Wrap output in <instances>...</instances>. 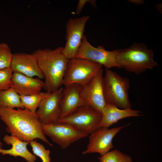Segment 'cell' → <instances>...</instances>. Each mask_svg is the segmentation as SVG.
Masks as SVG:
<instances>
[{"label": "cell", "mask_w": 162, "mask_h": 162, "mask_svg": "<svg viewBox=\"0 0 162 162\" xmlns=\"http://www.w3.org/2000/svg\"><path fill=\"white\" fill-rule=\"evenodd\" d=\"M13 73L10 67L0 69V91L10 87Z\"/></svg>", "instance_id": "23"}, {"label": "cell", "mask_w": 162, "mask_h": 162, "mask_svg": "<svg viewBox=\"0 0 162 162\" xmlns=\"http://www.w3.org/2000/svg\"><path fill=\"white\" fill-rule=\"evenodd\" d=\"M101 118V113L86 105L57 122L73 125L90 134L100 128Z\"/></svg>", "instance_id": "7"}, {"label": "cell", "mask_w": 162, "mask_h": 162, "mask_svg": "<svg viewBox=\"0 0 162 162\" xmlns=\"http://www.w3.org/2000/svg\"><path fill=\"white\" fill-rule=\"evenodd\" d=\"M33 154L39 157L43 162H50V151L46 149L42 144L37 142L36 140L30 142Z\"/></svg>", "instance_id": "22"}, {"label": "cell", "mask_w": 162, "mask_h": 162, "mask_svg": "<svg viewBox=\"0 0 162 162\" xmlns=\"http://www.w3.org/2000/svg\"><path fill=\"white\" fill-rule=\"evenodd\" d=\"M0 118L6 125L7 132L20 140L29 143L39 139L53 146L43 134L42 124L36 112L25 109L15 110L0 106Z\"/></svg>", "instance_id": "1"}, {"label": "cell", "mask_w": 162, "mask_h": 162, "mask_svg": "<svg viewBox=\"0 0 162 162\" xmlns=\"http://www.w3.org/2000/svg\"><path fill=\"white\" fill-rule=\"evenodd\" d=\"M128 124L111 128H100L90 134L87 148L82 152V154H85L97 153L101 156L105 154L113 148L112 141L115 136Z\"/></svg>", "instance_id": "10"}, {"label": "cell", "mask_w": 162, "mask_h": 162, "mask_svg": "<svg viewBox=\"0 0 162 162\" xmlns=\"http://www.w3.org/2000/svg\"><path fill=\"white\" fill-rule=\"evenodd\" d=\"M98 158L100 162H132L130 156L117 149L110 151Z\"/></svg>", "instance_id": "20"}, {"label": "cell", "mask_w": 162, "mask_h": 162, "mask_svg": "<svg viewBox=\"0 0 162 162\" xmlns=\"http://www.w3.org/2000/svg\"><path fill=\"white\" fill-rule=\"evenodd\" d=\"M3 140L6 144L11 145L12 148L9 149H3L0 148V153L2 155L9 154L15 157H21L27 162H35L36 157L27 149L28 142L22 141L17 137L11 135H5Z\"/></svg>", "instance_id": "17"}, {"label": "cell", "mask_w": 162, "mask_h": 162, "mask_svg": "<svg viewBox=\"0 0 162 162\" xmlns=\"http://www.w3.org/2000/svg\"><path fill=\"white\" fill-rule=\"evenodd\" d=\"M141 112L131 108L122 109L107 104L102 112L100 127L108 128L119 120L126 118L141 116Z\"/></svg>", "instance_id": "16"}, {"label": "cell", "mask_w": 162, "mask_h": 162, "mask_svg": "<svg viewBox=\"0 0 162 162\" xmlns=\"http://www.w3.org/2000/svg\"><path fill=\"white\" fill-rule=\"evenodd\" d=\"M49 92H40L29 95H20L21 104L25 109L36 112L42 100L48 96Z\"/></svg>", "instance_id": "19"}, {"label": "cell", "mask_w": 162, "mask_h": 162, "mask_svg": "<svg viewBox=\"0 0 162 162\" xmlns=\"http://www.w3.org/2000/svg\"><path fill=\"white\" fill-rule=\"evenodd\" d=\"M90 0H80L77 4L76 10V14H79L86 3L89 2Z\"/></svg>", "instance_id": "24"}, {"label": "cell", "mask_w": 162, "mask_h": 162, "mask_svg": "<svg viewBox=\"0 0 162 162\" xmlns=\"http://www.w3.org/2000/svg\"><path fill=\"white\" fill-rule=\"evenodd\" d=\"M0 106L13 109H24L21 103L20 95L11 87L0 91Z\"/></svg>", "instance_id": "18"}, {"label": "cell", "mask_w": 162, "mask_h": 162, "mask_svg": "<svg viewBox=\"0 0 162 162\" xmlns=\"http://www.w3.org/2000/svg\"><path fill=\"white\" fill-rule=\"evenodd\" d=\"M63 88L61 87L55 92H49L48 96L40 103L36 113L42 124L53 123L59 119V105L63 96Z\"/></svg>", "instance_id": "12"}, {"label": "cell", "mask_w": 162, "mask_h": 162, "mask_svg": "<svg viewBox=\"0 0 162 162\" xmlns=\"http://www.w3.org/2000/svg\"><path fill=\"white\" fill-rule=\"evenodd\" d=\"M116 50L118 63L129 72L140 74L158 65L154 60L153 51L143 43H135L128 48Z\"/></svg>", "instance_id": "3"}, {"label": "cell", "mask_w": 162, "mask_h": 162, "mask_svg": "<svg viewBox=\"0 0 162 162\" xmlns=\"http://www.w3.org/2000/svg\"><path fill=\"white\" fill-rule=\"evenodd\" d=\"M82 87L80 85L74 84L64 88L59 105V119L68 116L78 108L86 105L81 94Z\"/></svg>", "instance_id": "14"}, {"label": "cell", "mask_w": 162, "mask_h": 162, "mask_svg": "<svg viewBox=\"0 0 162 162\" xmlns=\"http://www.w3.org/2000/svg\"><path fill=\"white\" fill-rule=\"evenodd\" d=\"M0 146L1 147H2V142L0 141Z\"/></svg>", "instance_id": "26"}, {"label": "cell", "mask_w": 162, "mask_h": 162, "mask_svg": "<svg viewBox=\"0 0 162 162\" xmlns=\"http://www.w3.org/2000/svg\"><path fill=\"white\" fill-rule=\"evenodd\" d=\"M41 128L45 135L50 137L63 149L89 135L74 126L58 122L47 124H42Z\"/></svg>", "instance_id": "6"}, {"label": "cell", "mask_w": 162, "mask_h": 162, "mask_svg": "<svg viewBox=\"0 0 162 162\" xmlns=\"http://www.w3.org/2000/svg\"><path fill=\"white\" fill-rule=\"evenodd\" d=\"M102 66L89 60L75 58L68 61L64 77V87L74 84L83 86L101 70Z\"/></svg>", "instance_id": "5"}, {"label": "cell", "mask_w": 162, "mask_h": 162, "mask_svg": "<svg viewBox=\"0 0 162 162\" xmlns=\"http://www.w3.org/2000/svg\"><path fill=\"white\" fill-rule=\"evenodd\" d=\"M103 71L101 70L88 83L82 86L81 94L86 105L102 114L107 104L103 89Z\"/></svg>", "instance_id": "11"}, {"label": "cell", "mask_w": 162, "mask_h": 162, "mask_svg": "<svg viewBox=\"0 0 162 162\" xmlns=\"http://www.w3.org/2000/svg\"><path fill=\"white\" fill-rule=\"evenodd\" d=\"M10 68L13 72L31 77L37 76L40 79L44 78L37 58L32 53L16 52L13 54Z\"/></svg>", "instance_id": "13"}, {"label": "cell", "mask_w": 162, "mask_h": 162, "mask_svg": "<svg viewBox=\"0 0 162 162\" xmlns=\"http://www.w3.org/2000/svg\"><path fill=\"white\" fill-rule=\"evenodd\" d=\"M129 2L132 3L136 4H144V1L142 0H130Z\"/></svg>", "instance_id": "25"}, {"label": "cell", "mask_w": 162, "mask_h": 162, "mask_svg": "<svg viewBox=\"0 0 162 162\" xmlns=\"http://www.w3.org/2000/svg\"><path fill=\"white\" fill-rule=\"evenodd\" d=\"M116 50H107L104 47L99 45L94 47L88 41L84 35L76 58L86 59L96 63L106 68L115 67L121 68L116 58Z\"/></svg>", "instance_id": "8"}, {"label": "cell", "mask_w": 162, "mask_h": 162, "mask_svg": "<svg viewBox=\"0 0 162 162\" xmlns=\"http://www.w3.org/2000/svg\"><path fill=\"white\" fill-rule=\"evenodd\" d=\"M44 84V82L38 77L13 72L10 87L20 95H29L40 92Z\"/></svg>", "instance_id": "15"}, {"label": "cell", "mask_w": 162, "mask_h": 162, "mask_svg": "<svg viewBox=\"0 0 162 162\" xmlns=\"http://www.w3.org/2000/svg\"><path fill=\"white\" fill-rule=\"evenodd\" d=\"M13 55L8 44L0 43V69L10 67Z\"/></svg>", "instance_id": "21"}, {"label": "cell", "mask_w": 162, "mask_h": 162, "mask_svg": "<svg viewBox=\"0 0 162 162\" xmlns=\"http://www.w3.org/2000/svg\"><path fill=\"white\" fill-rule=\"evenodd\" d=\"M103 84L104 95L107 104L122 109L131 108L128 94L130 81L128 78L106 68Z\"/></svg>", "instance_id": "4"}, {"label": "cell", "mask_w": 162, "mask_h": 162, "mask_svg": "<svg viewBox=\"0 0 162 162\" xmlns=\"http://www.w3.org/2000/svg\"><path fill=\"white\" fill-rule=\"evenodd\" d=\"M63 47L54 49H39L33 53L36 57L45 78L43 88L52 93L63 85L64 77L68 60L62 53Z\"/></svg>", "instance_id": "2"}, {"label": "cell", "mask_w": 162, "mask_h": 162, "mask_svg": "<svg viewBox=\"0 0 162 162\" xmlns=\"http://www.w3.org/2000/svg\"><path fill=\"white\" fill-rule=\"evenodd\" d=\"M88 15L70 18L66 25V42L62 53L68 60L75 58L84 36L85 27L90 19Z\"/></svg>", "instance_id": "9"}]
</instances>
